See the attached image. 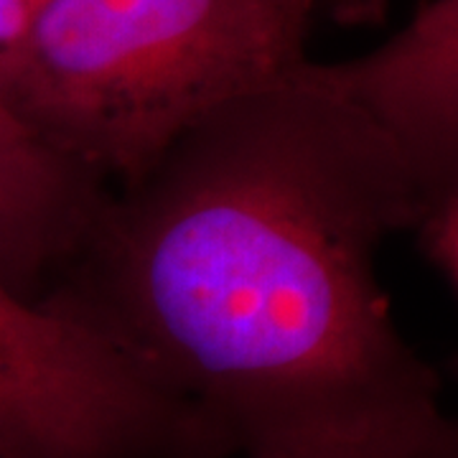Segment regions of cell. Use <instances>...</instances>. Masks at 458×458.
I'll return each instance as SVG.
<instances>
[{"mask_svg": "<svg viewBox=\"0 0 458 458\" xmlns=\"http://www.w3.org/2000/svg\"><path fill=\"white\" fill-rule=\"evenodd\" d=\"M423 194L375 125L291 80L110 189L41 301L128 349L245 458H451L443 382L377 276Z\"/></svg>", "mask_w": 458, "mask_h": 458, "instance_id": "cell-1", "label": "cell"}, {"mask_svg": "<svg viewBox=\"0 0 458 458\" xmlns=\"http://www.w3.org/2000/svg\"><path fill=\"white\" fill-rule=\"evenodd\" d=\"M128 349L0 280V458H232Z\"/></svg>", "mask_w": 458, "mask_h": 458, "instance_id": "cell-3", "label": "cell"}, {"mask_svg": "<svg viewBox=\"0 0 458 458\" xmlns=\"http://www.w3.org/2000/svg\"><path fill=\"white\" fill-rule=\"evenodd\" d=\"M38 0H0V77L23 49Z\"/></svg>", "mask_w": 458, "mask_h": 458, "instance_id": "cell-7", "label": "cell"}, {"mask_svg": "<svg viewBox=\"0 0 458 458\" xmlns=\"http://www.w3.org/2000/svg\"><path fill=\"white\" fill-rule=\"evenodd\" d=\"M390 11V0H316V13L339 26H379Z\"/></svg>", "mask_w": 458, "mask_h": 458, "instance_id": "cell-8", "label": "cell"}, {"mask_svg": "<svg viewBox=\"0 0 458 458\" xmlns=\"http://www.w3.org/2000/svg\"><path fill=\"white\" fill-rule=\"evenodd\" d=\"M451 458H458V456H451Z\"/></svg>", "mask_w": 458, "mask_h": 458, "instance_id": "cell-10", "label": "cell"}, {"mask_svg": "<svg viewBox=\"0 0 458 458\" xmlns=\"http://www.w3.org/2000/svg\"><path fill=\"white\" fill-rule=\"evenodd\" d=\"M316 0H44L0 99L120 189L179 135L309 62Z\"/></svg>", "mask_w": 458, "mask_h": 458, "instance_id": "cell-2", "label": "cell"}, {"mask_svg": "<svg viewBox=\"0 0 458 458\" xmlns=\"http://www.w3.org/2000/svg\"><path fill=\"white\" fill-rule=\"evenodd\" d=\"M110 189L66 161L0 99V280L41 301L74 260Z\"/></svg>", "mask_w": 458, "mask_h": 458, "instance_id": "cell-5", "label": "cell"}, {"mask_svg": "<svg viewBox=\"0 0 458 458\" xmlns=\"http://www.w3.org/2000/svg\"><path fill=\"white\" fill-rule=\"evenodd\" d=\"M295 74L387 138L423 204L458 191V0H420L377 49L331 64L309 59Z\"/></svg>", "mask_w": 458, "mask_h": 458, "instance_id": "cell-4", "label": "cell"}, {"mask_svg": "<svg viewBox=\"0 0 458 458\" xmlns=\"http://www.w3.org/2000/svg\"><path fill=\"white\" fill-rule=\"evenodd\" d=\"M41 3H44V0H38V5H41Z\"/></svg>", "mask_w": 458, "mask_h": 458, "instance_id": "cell-9", "label": "cell"}, {"mask_svg": "<svg viewBox=\"0 0 458 458\" xmlns=\"http://www.w3.org/2000/svg\"><path fill=\"white\" fill-rule=\"evenodd\" d=\"M418 255L441 280L456 291L458 285V191L428 199L412 222Z\"/></svg>", "mask_w": 458, "mask_h": 458, "instance_id": "cell-6", "label": "cell"}]
</instances>
